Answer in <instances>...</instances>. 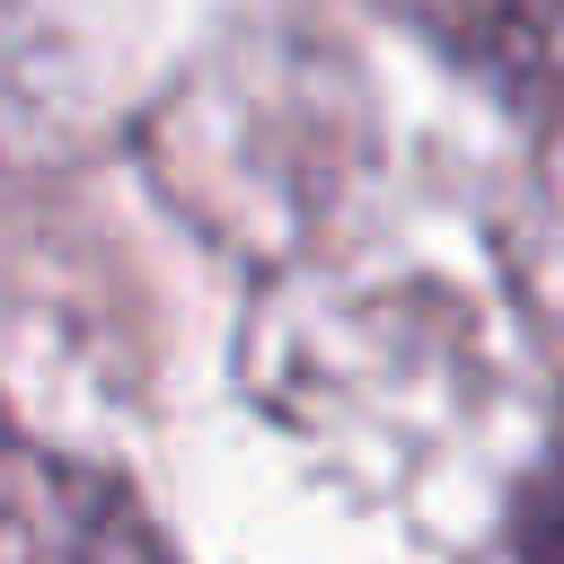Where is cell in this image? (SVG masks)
<instances>
[{
    "instance_id": "cell-1",
    "label": "cell",
    "mask_w": 564,
    "mask_h": 564,
    "mask_svg": "<svg viewBox=\"0 0 564 564\" xmlns=\"http://www.w3.org/2000/svg\"><path fill=\"white\" fill-rule=\"evenodd\" d=\"M53 132H62V62L44 26L0 9V176H18Z\"/></svg>"
},
{
    "instance_id": "cell-2",
    "label": "cell",
    "mask_w": 564,
    "mask_h": 564,
    "mask_svg": "<svg viewBox=\"0 0 564 564\" xmlns=\"http://www.w3.org/2000/svg\"><path fill=\"white\" fill-rule=\"evenodd\" d=\"M18 564H141V555H123L106 529H79V538H53V546H35V555H18Z\"/></svg>"
}]
</instances>
